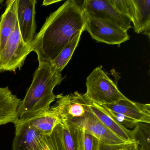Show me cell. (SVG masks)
Masks as SVG:
<instances>
[{
	"label": "cell",
	"mask_w": 150,
	"mask_h": 150,
	"mask_svg": "<svg viewBox=\"0 0 150 150\" xmlns=\"http://www.w3.org/2000/svg\"><path fill=\"white\" fill-rule=\"evenodd\" d=\"M87 17L81 4L68 0L48 16L30 45L39 63H50L79 33L85 31Z\"/></svg>",
	"instance_id": "1"
},
{
	"label": "cell",
	"mask_w": 150,
	"mask_h": 150,
	"mask_svg": "<svg viewBox=\"0 0 150 150\" xmlns=\"http://www.w3.org/2000/svg\"><path fill=\"white\" fill-rule=\"evenodd\" d=\"M64 79L50 63H39L33 80L24 99L21 100L16 122H23L49 111L51 104L57 99L53 89Z\"/></svg>",
	"instance_id": "2"
},
{
	"label": "cell",
	"mask_w": 150,
	"mask_h": 150,
	"mask_svg": "<svg viewBox=\"0 0 150 150\" xmlns=\"http://www.w3.org/2000/svg\"><path fill=\"white\" fill-rule=\"evenodd\" d=\"M85 96L92 102L99 105L112 104L127 99L118 89L116 84L98 67L86 79Z\"/></svg>",
	"instance_id": "3"
},
{
	"label": "cell",
	"mask_w": 150,
	"mask_h": 150,
	"mask_svg": "<svg viewBox=\"0 0 150 150\" xmlns=\"http://www.w3.org/2000/svg\"><path fill=\"white\" fill-rule=\"evenodd\" d=\"M57 101L50 110L59 118L78 125L89 113V105L91 101L85 95L75 92L63 96L57 95Z\"/></svg>",
	"instance_id": "4"
},
{
	"label": "cell",
	"mask_w": 150,
	"mask_h": 150,
	"mask_svg": "<svg viewBox=\"0 0 150 150\" xmlns=\"http://www.w3.org/2000/svg\"><path fill=\"white\" fill-rule=\"evenodd\" d=\"M31 52L30 47L23 39L17 21L15 30L0 53V72L21 70Z\"/></svg>",
	"instance_id": "5"
},
{
	"label": "cell",
	"mask_w": 150,
	"mask_h": 150,
	"mask_svg": "<svg viewBox=\"0 0 150 150\" xmlns=\"http://www.w3.org/2000/svg\"><path fill=\"white\" fill-rule=\"evenodd\" d=\"M85 30L96 41L107 44L120 45L130 39L127 31L105 19L87 18Z\"/></svg>",
	"instance_id": "6"
},
{
	"label": "cell",
	"mask_w": 150,
	"mask_h": 150,
	"mask_svg": "<svg viewBox=\"0 0 150 150\" xmlns=\"http://www.w3.org/2000/svg\"><path fill=\"white\" fill-rule=\"evenodd\" d=\"M81 128L60 121L50 136L43 139L50 150H80Z\"/></svg>",
	"instance_id": "7"
},
{
	"label": "cell",
	"mask_w": 150,
	"mask_h": 150,
	"mask_svg": "<svg viewBox=\"0 0 150 150\" xmlns=\"http://www.w3.org/2000/svg\"><path fill=\"white\" fill-rule=\"evenodd\" d=\"M81 6L87 18L109 20L126 31L132 27L130 20L119 13L108 0H85Z\"/></svg>",
	"instance_id": "8"
},
{
	"label": "cell",
	"mask_w": 150,
	"mask_h": 150,
	"mask_svg": "<svg viewBox=\"0 0 150 150\" xmlns=\"http://www.w3.org/2000/svg\"><path fill=\"white\" fill-rule=\"evenodd\" d=\"M36 0H17V18L22 37L30 47L36 36Z\"/></svg>",
	"instance_id": "9"
},
{
	"label": "cell",
	"mask_w": 150,
	"mask_h": 150,
	"mask_svg": "<svg viewBox=\"0 0 150 150\" xmlns=\"http://www.w3.org/2000/svg\"><path fill=\"white\" fill-rule=\"evenodd\" d=\"M137 123L150 124V104L132 101L127 98L110 104L101 105Z\"/></svg>",
	"instance_id": "10"
},
{
	"label": "cell",
	"mask_w": 150,
	"mask_h": 150,
	"mask_svg": "<svg viewBox=\"0 0 150 150\" xmlns=\"http://www.w3.org/2000/svg\"><path fill=\"white\" fill-rule=\"evenodd\" d=\"M77 126L96 137L103 144H115L126 142L108 129L90 111Z\"/></svg>",
	"instance_id": "11"
},
{
	"label": "cell",
	"mask_w": 150,
	"mask_h": 150,
	"mask_svg": "<svg viewBox=\"0 0 150 150\" xmlns=\"http://www.w3.org/2000/svg\"><path fill=\"white\" fill-rule=\"evenodd\" d=\"M15 127L13 150H35L42 135L30 127L26 122L14 123Z\"/></svg>",
	"instance_id": "12"
},
{
	"label": "cell",
	"mask_w": 150,
	"mask_h": 150,
	"mask_svg": "<svg viewBox=\"0 0 150 150\" xmlns=\"http://www.w3.org/2000/svg\"><path fill=\"white\" fill-rule=\"evenodd\" d=\"M89 110L108 129L123 140L126 142L134 141L132 131L118 122L103 106L91 101L89 105Z\"/></svg>",
	"instance_id": "13"
},
{
	"label": "cell",
	"mask_w": 150,
	"mask_h": 150,
	"mask_svg": "<svg viewBox=\"0 0 150 150\" xmlns=\"http://www.w3.org/2000/svg\"><path fill=\"white\" fill-rule=\"evenodd\" d=\"M21 101L8 87L0 88V126L14 122Z\"/></svg>",
	"instance_id": "14"
},
{
	"label": "cell",
	"mask_w": 150,
	"mask_h": 150,
	"mask_svg": "<svg viewBox=\"0 0 150 150\" xmlns=\"http://www.w3.org/2000/svg\"><path fill=\"white\" fill-rule=\"evenodd\" d=\"M17 0H8L0 19V53L15 29L17 18Z\"/></svg>",
	"instance_id": "15"
},
{
	"label": "cell",
	"mask_w": 150,
	"mask_h": 150,
	"mask_svg": "<svg viewBox=\"0 0 150 150\" xmlns=\"http://www.w3.org/2000/svg\"><path fill=\"white\" fill-rule=\"evenodd\" d=\"M134 6V18L132 22L134 31L150 35V0H132Z\"/></svg>",
	"instance_id": "16"
},
{
	"label": "cell",
	"mask_w": 150,
	"mask_h": 150,
	"mask_svg": "<svg viewBox=\"0 0 150 150\" xmlns=\"http://www.w3.org/2000/svg\"><path fill=\"white\" fill-rule=\"evenodd\" d=\"M60 121L50 110L40 115L30 118L26 122L29 125L43 136H50Z\"/></svg>",
	"instance_id": "17"
},
{
	"label": "cell",
	"mask_w": 150,
	"mask_h": 150,
	"mask_svg": "<svg viewBox=\"0 0 150 150\" xmlns=\"http://www.w3.org/2000/svg\"><path fill=\"white\" fill-rule=\"evenodd\" d=\"M83 32L82 31L79 33L63 49L56 58L50 63L52 66L57 71L61 73V72L71 60L79 42L81 36Z\"/></svg>",
	"instance_id": "18"
},
{
	"label": "cell",
	"mask_w": 150,
	"mask_h": 150,
	"mask_svg": "<svg viewBox=\"0 0 150 150\" xmlns=\"http://www.w3.org/2000/svg\"><path fill=\"white\" fill-rule=\"evenodd\" d=\"M132 131L137 150H150V124L139 123Z\"/></svg>",
	"instance_id": "19"
},
{
	"label": "cell",
	"mask_w": 150,
	"mask_h": 150,
	"mask_svg": "<svg viewBox=\"0 0 150 150\" xmlns=\"http://www.w3.org/2000/svg\"><path fill=\"white\" fill-rule=\"evenodd\" d=\"M108 1L119 13L129 18L132 22L134 16L132 0H108Z\"/></svg>",
	"instance_id": "20"
},
{
	"label": "cell",
	"mask_w": 150,
	"mask_h": 150,
	"mask_svg": "<svg viewBox=\"0 0 150 150\" xmlns=\"http://www.w3.org/2000/svg\"><path fill=\"white\" fill-rule=\"evenodd\" d=\"M100 141L81 128L80 150H99Z\"/></svg>",
	"instance_id": "21"
},
{
	"label": "cell",
	"mask_w": 150,
	"mask_h": 150,
	"mask_svg": "<svg viewBox=\"0 0 150 150\" xmlns=\"http://www.w3.org/2000/svg\"><path fill=\"white\" fill-rule=\"evenodd\" d=\"M99 150H137V143L134 141L109 144L100 142Z\"/></svg>",
	"instance_id": "22"
},
{
	"label": "cell",
	"mask_w": 150,
	"mask_h": 150,
	"mask_svg": "<svg viewBox=\"0 0 150 150\" xmlns=\"http://www.w3.org/2000/svg\"><path fill=\"white\" fill-rule=\"evenodd\" d=\"M61 1L60 0H45L43 2L42 5L44 6H50Z\"/></svg>",
	"instance_id": "23"
},
{
	"label": "cell",
	"mask_w": 150,
	"mask_h": 150,
	"mask_svg": "<svg viewBox=\"0 0 150 150\" xmlns=\"http://www.w3.org/2000/svg\"><path fill=\"white\" fill-rule=\"evenodd\" d=\"M41 146H42V150H50L48 147V146L46 144L45 141L43 139V137L42 139L41 140Z\"/></svg>",
	"instance_id": "24"
},
{
	"label": "cell",
	"mask_w": 150,
	"mask_h": 150,
	"mask_svg": "<svg viewBox=\"0 0 150 150\" xmlns=\"http://www.w3.org/2000/svg\"><path fill=\"white\" fill-rule=\"evenodd\" d=\"M3 1H2V0H0V4H1V3H2V2H3Z\"/></svg>",
	"instance_id": "25"
}]
</instances>
